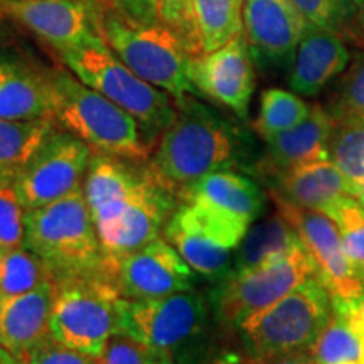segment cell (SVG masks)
Listing matches in <instances>:
<instances>
[{"mask_svg": "<svg viewBox=\"0 0 364 364\" xmlns=\"http://www.w3.org/2000/svg\"><path fill=\"white\" fill-rule=\"evenodd\" d=\"M177 115L159 140L149 164L177 198L208 174L238 167L247 156V136L220 112L186 95Z\"/></svg>", "mask_w": 364, "mask_h": 364, "instance_id": "1", "label": "cell"}, {"mask_svg": "<svg viewBox=\"0 0 364 364\" xmlns=\"http://www.w3.org/2000/svg\"><path fill=\"white\" fill-rule=\"evenodd\" d=\"M24 247L31 250L54 284L103 279L105 253L83 188L24 216Z\"/></svg>", "mask_w": 364, "mask_h": 364, "instance_id": "2", "label": "cell"}, {"mask_svg": "<svg viewBox=\"0 0 364 364\" xmlns=\"http://www.w3.org/2000/svg\"><path fill=\"white\" fill-rule=\"evenodd\" d=\"M211 322V302L198 290L162 299L120 300V334L177 364H193L215 344Z\"/></svg>", "mask_w": 364, "mask_h": 364, "instance_id": "3", "label": "cell"}, {"mask_svg": "<svg viewBox=\"0 0 364 364\" xmlns=\"http://www.w3.org/2000/svg\"><path fill=\"white\" fill-rule=\"evenodd\" d=\"M53 120L70 132L95 154L147 162L152 150L144 142L142 130L130 113L122 110L97 90L85 85L73 71H49Z\"/></svg>", "mask_w": 364, "mask_h": 364, "instance_id": "4", "label": "cell"}, {"mask_svg": "<svg viewBox=\"0 0 364 364\" xmlns=\"http://www.w3.org/2000/svg\"><path fill=\"white\" fill-rule=\"evenodd\" d=\"M61 58L85 85L135 118L144 142L154 152L177 115L176 100L132 71L105 44L102 36L61 53Z\"/></svg>", "mask_w": 364, "mask_h": 364, "instance_id": "5", "label": "cell"}, {"mask_svg": "<svg viewBox=\"0 0 364 364\" xmlns=\"http://www.w3.org/2000/svg\"><path fill=\"white\" fill-rule=\"evenodd\" d=\"M98 34L113 54L147 83L174 100L198 93L189 78L191 54L182 39L162 24H139L102 7L95 11Z\"/></svg>", "mask_w": 364, "mask_h": 364, "instance_id": "6", "label": "cell"}, {"mask_svg": "<svg viewBox=\"0 0 364 364\" xmlns=\"http://www.w3.org/2000/svg\"><path fill=\"white\" fill-rule=\"evenodd\" d=\"M331 316V292L318 277H311L240 326L241 351L250 358L311 351Z\"/></svg>", "mask_w": 364, "mask_h": 364, "instance_id": "7", "label": "cell"}, {"mask_svg": "<svg viewBox=\"0 0 364 364\" xmlns=\"http://www.w3.org/2000/svg\"><path fill=\"white\" fill-rule=\"evenodd\" d=\"M311 277H317V268L302 243L260 267L228 277L209 295L215 324L223 334L236 332Z\"/></svg>", "mask_w": 364, "mask_h": 364, "instance_id": "8", "label": "cell"}, {"mask_svg": "<svg viewBox=\"0 0 364 364\" xmlns=\"http://www.w3.org/2000/svg\"><path fill=\"white\" fill-rule=\"evenodd\" d=\"M51 312V336L75 351L102 356L105 346L120 334V300L103 279L59 282Z\"/></svg>", "mask_w": 364, "mask_h": 364, "instance_id": "9", "label": "cell"}, {"mask_svg": "<svg viewBox=\"0 0 364 364\" xmlns=\"http://www.w3.org/2000/svg\"><path fill=\"white\" fill-rule=\"evenodd\" d=\"M247 231L215 211L179 201L164 228V238L201 279L216 285L230 275L233 253Z\"/></svg>", "mask_w": 364, "mask_h": 364, "instance_id": "10", "label": "cell"}, {"mask_svg": "<svg viewBox=\"0 0 364 364\" xmlns=\"http://www.w3.org/2000/svg\"><path fill=\"white\" fill-rule=\"evenodd\" d=\"M93 154L78 136L54 127L14 182L22 208L48 206L83 188Z\"/></svg>", "mask_w": 364, "mask_h": 364, "instance_id": "11", "label": "cell"}, {"mask_svg": "<svg viewBox=\"0 0 364 364\" xmlns=\"http://www.w3.org/2000/svg\"><path fill=\"white\" fill-rule=\"evenodd\" d=\"M198 273L166 238L120 257H105L103 280L122 299L149 300L194 290Z\"/></svg>", "mask_w": 364, "mask_h": 364, "instance_id": "12", "label": "cell"}, {"mask_svg": "<svg viewBox=\"0 0 364 364\" xmlns=\"http://www.w3.org/2000/svg\"><path fill=\"white\" fill-rule=\"evenodd\" d=\"M277 211L292 225L304 248L316 263L317 277L332 299H353L364 292V282L344 252L339 228L326 213L299 208L270 193Z\"/></svg>", "mask_w": 364, "mask_h": 364, "instance_id": "13", "label": "cell"}, {"mask_svg": "<svg viewBox=\"0 0 364 364\" xmlns=\"http://www.w3.org/2000/svg\"><path fill=\"white\" fill-rule=\"evenodd\" d=\"M189 78L198 93L230 108L240 118L248 117L255 91V66L243 34L216 51L191 58Z\"/></svg>", "mask_w": 364, "mask_h": 364, "instance_id": "14", "label": "cell"}, {"mask_svg": "<svg viewBox=\"0 0 364 364\" xmlns=\"http://www.w3.org/2000/svg\"><path fill=\"white\" fill-rule=\"evenodd\" d=\"M177 206L179 198L150 167L149 176L120 216L98 231L105 257H120L157 240Z\"/></svg>", "mask_w": 364, "mask_h": 364, "instance_id": "15", "label": "cell"}, {"mask_svg": "<svg viewBox=\"0 0 364 364\" xmlns=\"http://www.w3.org/2000/svg\"><path fill=\"white\" fill-rule=\"evenodd\" d=\"M2 7L59 54L100 36L90 0H2Z\"/></svg>", "mask_w": 364, "mask_h": 364, "instance_id": "16", "label": "cell"}, {"mask_svg": "<svg viewBox=\"0 0 364 364\" xmlns=\"http://www.w3.org/2000/svg\"><path fill=\"white\" fill-rule=\"evenodd\" d=\"M307 27L290 0H245L243 36L262 66L290 65Z\"/></svg>", "mask_w": 364, "mask_h": 364, "instance_id": "17", "label": "cell"}, {"mask_svg": "<svg viewBox=\"0 0 364 364\" xmlns=\"http://www.w3.org/2000/svg\"><path fill=\"white\" fill-rule=\"evenodd\" d=\"M149 161L134 162L93 154L83 181V193L97 233L120 216L149 176Z\"/></svg>", "mask_w": 364, "mask_h": 364, "instance_id": "18", "label": "cell"}, {"mask_svg": "<svg viewBox=\"0 0 364 364\" xmlns=\"http://www.w3.org/2000/svg\"><path fill=\"white\" fill-rule=\"evenodd\" d=\"M0 118L53 120L49 71L16 49L0 48Z\"/></svg>", "mask_w": 364, "mask_h": 364, "instance_id": "19", "label": "cell"}, {"mask_svg": "<svg viewBox=\"0 0 364 364\" xmlns=\"http://www.w3.org/2000/svg\"><path fill=\"white\" fill-rule=\"evenodd\" d=\"M351 53L344 36L326 27L309 26L289 65V86L294 93L314 97L344 75Z\"/></svg>", "mask_w": 364, "mask_h": 364, "instance_id": "20", "label": "cell"}, {"mask_svg": "<svg viewBox=\"0 0 364 364\" xmlns=\"http://www.w3.org/2000/svg\"><path fill=\"white\" fill-rule=\"evenodd\" d=\"M334 129V117L318 105L292 129L267 140L265 152L255 169L263 177H273L304 166V164L329 159V140Z\"/></svg>", "mask_w": 364, "mask_h": 364, "instance_id": "21", "label": "cell"}, {"mask_svg": "<svg viewBox=\"0 0 364 364\" xmlns=\"http://www.w3.org/2000/svg\"><path fill=\"white\" fill-rule=\"evenodd\" d=\"M54 295L56 285L53 280H46L31 292L0 304V348L21 361L51 338L49 324Z\"/></svg>", "mask_w": 364, "mask_h": 364, "instance_id": "22", "label": "cell"}, {"mask_svg": "<svg viewBox=\"0 0 364 364\" xmlns=\"http://www.w3.org/2000/svg\"><path fill=\"white\" fill-rule=\"evenodd\" d=\"M179 201L211 209L248 230L265 209L267 196L250 177L226 169L213 172L191 184L182 191Z\"/></svg>", "mask_w": 364, "mask_h": 364, "instance_id": "23", "label": "cell"}, {"mask_svg": "<svg viewBox=\"0 0 364 364\" xmlns=\"http://www.w3.org/2000/svg\"><path fill=\"white\" fill-rule=\"evenodd\" d=\"M270 193L299 208L326 213L343 196H353V189L331 159H321L295 167L273 177Z\"/></svg>", "mask_w": 364, "mask_h": 364, "instance_id": "24", "label": "cell"}, {"mask_svg": "<svg viewBox=\"0 0 364 364\" xmlns=\"http://www.w3.org/2000/svg\"><path fill=\"white\" fill-rule=\"evenodd\" d=\"M302 243L295 230L279 211L262 221H255L233 253V265L228 277L257 268ZM226 277V279H228Z\"/></svg>", "mask_w": 364, "mask_h": 364, "instance_id": "25", "label": "cell"}, {"mask_svg": "<svg viewBox=\"0 0 364 364\" xmlns=\"http://www.w3.org/2000/svg\"><path fill=\"white\" fill-rule=\"evenodd\" d=\"M56 124L48 120H2L0 118V184H14L34 156L44 136Z\"/></svg>", "mask_w": 364, "mask_h": 364, "instance_id": "26", "label": "cell"}, {"mask_svg": "<svg viewBox=\"0 0 364 364\" xmlns=\"http://www.w3.org/2000/svg\"><path fill=\"white\" fill-rule=\"evenodd\" d=\"M245 0H193L201 51L213 53L243 34Z\"/></svg>", "mask_w": 364, "mask_h": 364, "instance_id": "27", "label": "cell"}, {"mask_svg": "<svg viewBox=\"0 0 364 364\" xmlns=\"http://www.w3.org/2000/svg\"><path fill=\"white\" fill-rule=\"evenodd\" d=\"M329 159L343 172L356 198L364 181V118L334 120Z\"/></svg>", "mask_w": 364, "mask_h": 364, "instance_id": "28", "label": "cell"}, {"mask_svg": "<svg viewBox=\"0 0 364 364\" xmlns=\"http://www.w3.org/2000/svg\"><path fill=\"white\" fill-rule=\"evenodd\" d=\"M311 105L294 91L268 88L260 97V108L253 122V129L263 140L292 129L311 113Z\"/></svg>", "mask_w": 364, "mask_h": 364, "instance_id": "29", "label": "cell"}, {"mask_svg": "<svg viewBox=\"0 0 364 364\" xmlns=\"http://www.w3.org/2000/svg\"><path fill=\"white\" fill-rule=\"evenodd\" d=\"M51 280L48 268L26 247L0 250V304Z\"/></svg>", "mask_w": 364, "mask_h": 364, "instance_id": "30", "label": "cell"}, {"mask_svg": "<svg viewBox=\"0 0 364 364\" xmlns=\"http://www.w3.org/2000/svg\"><path fill=\"white\" fill-rule=\"evenodd\" d=\"M311 354L317 364H364V334L332 312Z\"/></svg>", "mask_w": 364, "mask_h": 364, "instance_id": "31", "label": "cell"}, {"mask_svg": "<svg viewBox=\"0 0 364 364\" xmlns=\"http://www.w3.org/2000/svg\"><path fill=\"white\" fill-rule=\"evenodd\" d=\"M339 228L344 252L364 282V204L353 196H343L326 209Z\"/></svg>", "mask_w": 364, "mask_h": 364, "instance_id": "32", "label": "cell"}, {"mask_svg": "<svg viewBox=\"0 0 364 364\" xmlns=\"http://www.w3.org/2000/svg\"><path fill=\"white\" fill-rule=\"evenodd\" d=\"M159 22L176 33L193 58L203 54L194 22L193 0H156Z\"/></svg>", "mask_w": 364, "mask_h": 364, "instance_id": "33", "label": "cell"}, {"mask_svg": "<svg viewBox=\"0 0 364 364\" xmlns=\"http://www.w3.org/2000/svg\"><path fill=\"white\" fill-rule=\"evenodd\" d=\"M309 26L346 34L353 16V0H290Z\"/></svg>", "mask_w": 364, "mask_h": 364, "instance_id": "34", "label": "cell"}, {"mask_svg": "<svg viewBox=\"0 0 364 364\" xmlns=\"http://www.w3.org/2000/svg\"><path fill=\"white\" fill-rule=\"evenodd\" d=\"M331 115L334 120L364 118V53L358 54L351 68L344 71Z\"/></svg>", "mask_w": 364, "mask_h": 364, "instance_id": "35", "label": "cell"}, {"mask_svg": "<svg viewBox=\"0 0 364 364\" xmlns=\"http://www.w3.org/2000/svg\"><path fill=\"white\" fill-rule=\"evenodd\" d=\"M24 216L14 184H0V250L24 247Z\"/></svg>", "mask_w": 364, "mask_h": 364, "instance_id": "36", "label": "cell"}, {"mask_svg": "<svg viewBox=\"0 0 364 364\" xmlns=\"http://www.w3.org/2000/svg\"><path fill=\"white\" fill-rule=\"evenodd\" d=\"M98 359L100 364H152L157 356L139 341L125 334H115Z\"/></svg>", "mask_w": 364, "mask_h": 364, "instance_id": "37", "label": "cell"}, {"mask_svg": "<svg viewBox=\"0 0 364 364\" xmlns=\"http://www.w3.org/2000/svg\"><path fill=\"white\" fill-rule=\"evenodd\" d=\"M21 364H100V359L66 348L51 336L21 359Z\"/></svg>", "mask_w": 364, "mask_h": 364, "instance_id": "38", "label": "cell"}, {"mask_svg": "<svg viewBox=\"0 0 364 364\" xmlns=\"http://www.w3.org/2000/svg\"><path fill=\"white\" fill-rule=\"evenodd\" d=\"M108 7L139 24H161L157 17L156 0H107Z\"/></svg>", "mask_w": 364, "mask_h": 364, "instance_id": "39", "label": "cell"}, {"mask_svg": "<svg viewBox=\"0 0 364 364\" xmlns=\"http://www.w3.org/2000/svg\"><path fill=\"white\" fill-rule=\"evenodd\" d=\"M332 312L354 331L364 334V292L353 299H332Z\"/></svg>", "mask_w": 364, "mask_h": 364, "instance_id": "40", "label": "cell"}, {"mask_svg": "<svg viewBox=\"0 0 364 364\" xmlns=\"http://www.w3.org/2000/svg\"><path fill=\"white\" fill-rule=\"evenodd\" d=\"M193 364H247V356L238 349H231L228 346L215 343L201 358Z\"/></svg>", "mask_w": 364, "mask_h": 364, "instance_id": "41", "label": "cell"}, {"mask_svg": "<svg viewBox=\"0 0 364 364\" xmlns=\"http://www.w3.org/2000/svg\"><path fill=\"white\" fill-rule=\"evenodd\" d=\"M247 356V354H245ZM247 364H317L314 361L311 351H297L279 354L270 358H250L247 356Z\"/></svg>", "mask_w": 364, "mask_h": 364, "instance_id": "42", "label": "cell"}, {"mask_svg": "<svg viewBox=\"0 0 364 364\" xmlns=\"http://www.w3.org/2000/svg\"><path fill=\"white\" fill-rule=\"evenodd\" d=\"M344 38H349L364 49V0H353V16Z\"/></svg>", "mask_w": 364, "mask_h": 364, "instance_id": "43", "label": "cell"}, {"mask_svg": "<svg viewBox=\"0 0 364 364\" xmlns=\"http://www.w3.org/2000/svg\"><path fill=\"white\" fill-rule=\"evenodd\" d=\"M0 364H21L17 358H14L11 353H7L6 349L0 348Z\"/></svg>", "mask_w": 364, "mask_h": 364, "instance_id": "44", "label": "cell"}, {"mask_svg": "<svg viewBox=\"0 0 364 364\" xmlns=\"http://www.w3.org/2000/svg\"><path fill=\"white\" fill-rule=\"evenodd\" d=\"M356 199H359V201H361V203L364 204V181H363L361 188H359V191H358V196H356Z\"/></svg>", "mask_w": 364, "mask_h": 364, "instance_id": "45", "label": "cell"}, {"mask_svg": "<svg viewBox=\"0 0 364 364\" xmlns=\"http://www.w3.org/2000/svg\"><path fill=\"white\" fill-rule=\"evenodd\" d=\"M152 364H177V363L171 361V359H162V358H157L156 361H154Z\"/></svg>", "mask_w": 364, "mask_h": 364, "instance_id": "46", "label": "cell"}, {"mask_svg": "<svg viewBox=\"0 0 364 364\" xmlns=\"http://www.w3.org/2000/svg\"><path fill=\"white\" fill-rule=\"evenodd\" d=\"M4 17H6V12H4V7H2V0H0V24H2Z\"/></svg>", "mask_w": 364, "mask_h": 364, "instance_id": "47", "label": "cell"}, {"mask_svg": "<svg viewBox=\"0 0 364 364\" xmlns=\"http://www.w3.org/2000/svg\"><path fill=\"white\" fill-rule=\"evenodd\" d=\"M90 2H93V4H98V6H108V4H107V0H90Z\"/></svg>", "mask_w": 364, "mask_h": 364, "instance_id": "48", "label": "cell"}]
</instances>
